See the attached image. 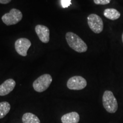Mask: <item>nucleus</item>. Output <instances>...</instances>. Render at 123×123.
Wrapping results in <instances>:
<instances>
[{"instance_id": "8", "label": "nucleus", "mask_w": 123, "mask_h": 123, "mask_svg": "<svg viewBox=\"0 0 123 123\" xmlns=\"http://www.w3.org/2000/svg\"><path fill=\"white\" fill-rule=\"evenodd\" d=\"M35 33L41 42L47 43L50 41V30L47 26L42 25H37L35 27Z\"/></svg>"}, {"instance_id": "11", "label": "nucleus", "mask_w": 123, "mask_h": 123, "mask_svg": "<svg viewBox=\"0 0 123 123\" xmlns=\"http://www.w3.org/2000/svg\"><path fill=\"white\" fill-rule=\"evenodd\" d=\"M103 14L104 17L108 19L115 21L120 17V13L116 9L113 8H108L104 10Z\"/></svg>"}, {"instance_id": "10", "label": "nucleus", "mask_w": 123, "mask_h": 123, "mask_svg": "<svg viewBox=\"0 0 123 123\" xmlns=\"http://www.w3.org/2000/svg\"><path fill=\"white\" fill-rule=\"evenodd\" d=\"M80 120L79 115L76 112H72L63 115L61 117L62 123H78Z\"/></svg>"}, {"instance_id": "2", "label": "nucleus", "mask_w": 123, "mask_h": 123, "mask_svg": "<svg viewBox=\"0 0 123 123\" xmlns=\"http://www.w3.org/2000/svg\"><path fill=\"white\" fill-rule=\"evenodd\" d=\"M103 105L105 110L110 113H115L118 109L117 100L111 91H105L102 98Z\"/></svg>"}, {"instance_id": "9", "label": "nucleus", "mask_w": 123, "mask_h": 123, "mask_svg": "<svg viewBox=\"0 0 123 123\" xmlns=\"http://www.w3.org/2000/svg\"><path fill=\"white\" fill-rule=\"evenodd\" d=\"M16 83L13 79L6 80L0 85V96H5L10 93L15 88Z\"/></svg>"}, {"instance_id": "7", "label": "nucleus", "mask_w": 123, "mask_h": 123, "mask_svg": "<svg viewBox=\"0 0 123 123\" xmlns=\"http://www.w3.org/2000/svg\"><path fill=\"white\" fill-rule=\"evenodd\" d=\"M31 45L30 41L27 38H21L17 39L14 46L15 51L18 54L22 56H26L27 51Z\"/></svg>"}, {"instance_id": "4", "label": "nucleus", "mask_w": 123, "mask_h": 123, "mask_svg": "<svg viewBox=\"0 0 123 123\" xmlns=\"http://www.w3.org/2000/svg\"><path fill=\"white\" fill-rule=\"evenodd\" d=\"M53 81L52 76L48 74H43L35 80L33 82V87L34 90L38 92L45 91Z\"/></svg>"}, {"instance_id": "1", "label": "nucleus", "mask_w": 123, "mask_h": 123, "mask_svg": "<svg viewBox=\"0 0 123 123\" xmlns=\"http://www.w3.org/2000/svg\"><path fill=\"white\" fill-rule=\"evenodd\" d=\"M66 39L70 48L79 53L87 51L88 47L83 40L76 34L73 32H68L66 34Z\"/></svg>"}, {"instance_id": "13", "label": "nucleus", "mask_w": 123, "mask_h": 123, "mask_svg": "<svg viewBox=\"0 0 123 123\" xmlns=\"http://www.w3.org/2000/svg\"><path fill=\"white\" fill-rule=\"evenodd\" d=\"M10 104L7 101L0 103V119H2L10 110Z\"/></svg>"}, {"instance_id": "5", "label": "nucleus", "mask_w": 123, "mask_h": 123, "mask_svg": "<svg viewBox=\"0 0 123 123\" xmlns=\"http://www.w3.org/2000/svg\"><path fill=\"white\" fill-rule=\"evenodd\" d=\"M88 26L93 33L100 34L104 28L103 21L100 17L96 14H91L87 17Z\"/></svg>"}, {"instance_id": "6", "label": "nucleus", "mask_w": 123, "mask_h": 123, "mask_svg": "<svg viewBox=\"0 0 123 123\" xmlns=\"http://www.w3.org/2000/svg\"><path fill=\"white\" fill-rule=\"evenodd\" d=\"M87 84V81L82 76H74L68 80L67 87L71 90H81L85 88Z\"/></svg>"}, {"instance_id": "3", "label": "nucleus", "mask_w": 123, "mask_h": 123, "mask_svg": "<svg viewBox=\"0 0 123 123\" xmlns=\"http://www.w3.org/2000/svg\"><path fill=\"white\" fill-rule=\"evenodd\" d=\"M23 15L22 12L17 9L13 8L10 10L9 13H5L2 15V22L6 25L11 26L16 25L22 19Z\"/></svg>"}, {"instance_id": "17", "label": "nucleus", "mask_w": 123, "mask_h": 123, "mask_svg": "<svg viewBox=\"0 0 123 123\" xmlns=\"http://www.w3.org/2000/svg\"><path fill=\"white\" fill-rule=\"evenodd\" d=\"M122 41H123V34H122Z\"/></svg>"}, {"instance_id": "16", "label": "nucleus", "mask_w": 123, "mask_h": 123, "mask_svg": "<svg viewBox=\"0 0 123 123\" xmlns=\"http://www.w3.org/2000/svg\"><path fill=\"white\" fill-rule=\"evenodd\" d=\"M12 0H0V4H7L10 3Z\"/></svg>"}, {"instance_id": "14", "label": "nucleus", "mask_w": 123, "mask_h": 123, "mask_svg": "<svg viewBox=\"0 0 123 123\" xmlns=\"http://www.w3.org/2000/svg\"><path fill=\"white\" fill-rule=\"evenodd\" d=\"M111 0H93V2L96 5H107L110 4Z\"/></svg>"}, {"instance_id": "12", "label": "nucleus", "mask_w": 123, "mask_h": 123, "mask_svg": "<svg viewBox=\"0 0 123 123\" xmlns=\"http://www.w3.org/2000/svg\"><path fill=\"white\" fill-rule=\"evenodd\" d=\"M22 120L24 123H41L39 118L36 115L30 112L24 113Z\"/></svg>"}, {"instance_id": "15", "label": "nucleus", "mask_w": 123, "mask_h": 123, "mask_svg": "<svg viewBox=\"0 0 123 123\" xmlns=\"http://www.w3.org/2000/svg\"><path fill=\"white\" fill-rule=\"evenodd\" d=\"M61 4L63 8L68 7L71 4V0H61Z\"/></svg>"}]
</instances>
